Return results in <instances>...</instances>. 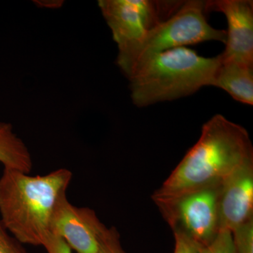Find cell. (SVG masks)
<instances>
[{"instance_id":"15","label":"cell","mask_w":253,"mask_h":253,"mask_svg":"<svg viewBox=\"0 0 253 253\" xmlns=\"http://www.w3.org/2000/svg\"><path fill=\"white\" fill-rule=\"evenodd\" d=\"M175 249L174 253H204L206 247L195 241L185 233L174 230Z\"/></svg>"},{"instance_id":"2","label":"cell","mask_w":253,"mask_h":253,"mask_svg":"<svg viewBox=\"0 0 253 253\" xmlns=\"http://www.w3.org/2000/svg\"><path fill=\"white\" fill-rule=\"evenodd\" d=\"M73 174L60 168L45 175L4 169L0 176V219L21 244L43 246L52 236V221Z\"/></svg>"},{"instance_id":"16","label":"cell","mask_w":253,"mask_h":253,"mask_svg":"<svg viewBox=\"0 0 253 253\" xmlns=\"http://www.w3.org/2000/svg\"><path fill=\"white\" fill-rule=\"evenodd\" d=\"M0 253H28L22 244L6 230L0 219Z\"/></svg>"},{"instance_id":"17","label":"cell","mask_w":253,"mask_h":253,"mask_svg":"<svg viewBox=\"0 0 253 253\" xmlns=\"http://www.w3.org/2000/svg\"><path fill=\"white\" fill-rule=\"evenodd\" d=\"M44 248L47 253H73L72 249L64 240L54 234L49 238Z\"/></svg>"},{"instance_id":"3","label":"cell","mask_w":253,"mask_h":253,"mask_svg":"<svg viewBox=\"0 0 253 253\" xmlns=\"http://www.w3.org/2000/svg\"><path fill=\"white\" fill-rule=\"evenodd\" d=\"M219 55L206 58L186 46L166 50L136 64L126 76L131 99L139 107L194 94L213 86L221 65Z\"/></svg>"},{"instance_id":"5","label":"cell","mask_w":253,"mask_h":253,"mask_svg":"<svg viewBox=\"0 0 253 253\" xmlns=\"http://www.w3.org/2000/svg\"><path fill=\"white\" fill-rule=\"evenodd\" d=\"M183 1L99 0L103 16L117 43L118 61L126 58L148 31L170 17Z\"/></svg>"},{"instance_id":"4","label":"cell","mask_w":253,"mask_h":253,"mask_svg":"<svg viewBox=\"0 0 253 253\" xmlns=\"http://www.w3.org/2000/svg\"><path fill=\"white\" fill-rule=\"evenodd\" d=\"M205 4L199 0L184 1L170 17L148 31L130 54L118 61L126 76L142 60L166 50L211 41L225 44L226 31L208 23Z\"/></svg>"},{"instance_id":"10","label":"cell","mask_w":253,"mask_h":253,"mask_svg":"<svg viewBox=\"0 0 253 253\" xmlns=\"http://www.w3.org/2000/svg\"><path fill=\"white\" fill-rule=\"evenodd\" d=\"M213 86L224 89L236 101L253 106V66L221 61Z\"/></svg>"},{"instance_id":"12","label":"cell","mask_w":253,"mask_h":253,"mask_svg":"<svg viewBox=\"0 0 253 253\" xmlns=\"http://www.w3.org/2000/svg\"><path fill=\"white\" fill-rule=\"evenodd\" d=\"M235 253H253V219L232 232Z\"/></svg>"},{"instance_id":"14","label":"cell","mask_w":253,"mask_h":253,"mask_svg":"<svg viewBox=\"0 0 253 253\" xmlns=\"http://www.w3.org/2000/svg\"><path fill=\"white\" fill-rule=\"evenodd\" d=\"M204 253H235L232 232L218 231L212 242L205 248Z\"/></svg>"},{"instance_id":"11","label":"cell","mask_w":253,"mask_h":253,"mask_svg":"<svg viewBox=\"0 0 253 253\" xmlns=\"http://www.w3.org/2000/svg\"><path fill=\"white\" fill-rule=\"evenodd\" d=\"M0 163L4 169L26 173L33 168L29 150L9 123L0 122Z\"/></svg>"},{"instance_id":"9","label":"cell","mask_w":253,"mask_h":253,"mask_svg":"<svg viewBox=\"0 0 253 253\" xmlns=\"http://www.w3.org/2000/svg\"><path fill=\"white\" fill-rule=\"evenodd\" d=\"M253 161L231 174L221 186L218 199V231L233 232L253 219Z\"/></svg>"},{"instance_id":"7","label":"cell","mask_w":253,"mask_h":253,"mask_svg":"<svg viewBox=\"0 0 253 253\" xmlns=\"http://www.w3.org/2000/svg\"><path fill=\"white\" fill-rule=\"evenodd\" d=\"M205 9L223 13L227 21L226 47L219 54L221 61L253 66V1H206Z\"/></svg>"},{"instance_id":"1","label":"cell","mask_w":253,"mask_h":253,"mask_svg":"<svg viewBox=\"0 0 253 253\" xmlns=\"http://www.w3.org/2000/svg\"><path fill=\"white\" fill-rule=\"evenodd\" d=\"M253 161L247 130L217 114L203 126L196 144L152 197L158 207L191 193L220 187L239 168Z\"/></svg>"},{"instance_id":"6","label":"cell","mask_w":253,"mask_h":253,"mask_svg":"<svg viewBox=\"0 0 253 253\" xmlns=\"http://www.w3.org/2000/svg\"><path fill=\"white\" fill-rule=\"evenodd\" d=\"M220 187L191 193L161 206L160 209L173 230L183 231L206 247L218 233V199Z\"/></svg>"},{"instance_id":"13","label":"cell","mask_w":253,"mask_h":253,"mask_svg":"<svg viewBox=\"0 0 253 253\" xmlns=\"http://www.w3.org/2000/svg\"><path fill=\"white\" fill-rule=\"evenodd\" d=\"M99 242L97 253H126L121 246L119 234L115 228L105 226L100 234Z\"/></svg>"},{"instance_id":"8","label":"cell","mask_w":253,"mask_h":253,"mask_svg":"<svg viewBox=\"0 0 253 253\" xmlns=\"http://www.w3.org/2000/svg\"><path fill=\"white\" fill-rule=\"evenodd\" d=\"M104 226L93 210L74 206L66 195L55 211L52 232L78 253H97Z\"/></svg>"}]
</instances>
